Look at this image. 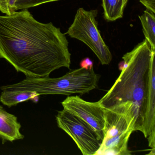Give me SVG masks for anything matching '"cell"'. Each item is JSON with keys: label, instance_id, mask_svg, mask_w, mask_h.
Masks as SVG:
<instances>
[{"label": "cell", "instance_id": "cell-9", "mask_svg": "<svg viewBox=\"0 0 155 155\" xmlns=\"http://www.w3.org/2000/svg\"><path fill=\"white\" fill-rule=\"evenodd\" d=\"M128 0H102L104 17L108 21H114L123 17Z\"/></svg>", "mask_w": 155, "mask_h": 155}, {"label": "cell", "instance_id": "cell-1", "mask_svg": "<svg viewBox=\"0 0 155 155\" xmlns=\"http://www.w3.org/2000/svg\"><path fill=\"white\" fill-rule=\"evenodd\" d=\"M68 43L59 28L38 21L27 9L0 16V58L26 77H48L60 68L70 69Z\"/></svg>", "mask_w": 155, "mask_h": 155}, {"label": "cell", "instance_id": "cell-2", "mask_svg": "<svg viewBox=\"0 0 155 155\" xmlns=\"http://www.w3.org/2000/svg\"><path fill=\"white\" fill-rule=\"evenodd\" d=\"M124 67L114 85L100 100L104 109L131 110L135 131L155 143V50L145 39L122 57Z\"/></svg>", "mask_w": 155, "mask_h": 155}, {"label": "cell", "instance_id": "cell-3", "mask_svg": "<svg viewBox=\"0 0 155 155\" xmlns=\"http://www.w3.org/2000/svg\"><path fill=\"white\" fill-rule=\"evenodd\" d=\"M100 75L93 68H82L71 70L58 78L26 77L18 83L3 86L2 91H29L34 92L37 97L42 95H80L89 93L98 87Z\"/></svg>", "mask_w": 155, "mask_h": 155}, {"label": "cell", "instance_id": "cell-11", "mask_svg": "<svg viewBox=\"0 0 155 155\" xmlns=\"http://www.w3.org/2000/svg\"><path fill=\"white\" fill-rule=\"evenodd\" d=\"M60 0H17L15 4V11L27 9L47 2Z\"/></svg>", "mask_w": 155, "mask_h": 155}, {"label": "cell", "instance_id": "cell-5", "mask_svg": "<svg viewBox=\"0 0 155 155\" xmlns=\"http://www.w3.org/2000/svg\"><path fill=\"white\" fill-rule=\"evenodd\" d=\"M97 13V9H78L73 23L65 34L84 42L95 53L102 65H108L111 62L112 55L98 29L96 19Z\"/></svg>", "mask_w": 155, "mask_h": 155}, {"label": "cell", "instance_id": "cell-14", "mask_svg": "<svg viewBox=\"0 0 155 155\" xmlns=\"http://www.w3.org/2000/svg\"><path fill=\"white\" fill-rule=\"evenodd\" d=\"M81 68L86 70L93 68V62L89 58H86L81 60L80 62Z\"/></svg>", "mask_w": 155, "mask_h": 155}, {"label": "cell", "instance_id": "cell-13", "mask_svg": "<svg viewBox=\"0 0 155 155\" xmlns=\"http://www.w3.org/2000/svg\"><path fill=\"white\" fill-rule=\"evenodd\" d=\"M147 9L155 13V0H139Z\"/></svg>", "mask_w": 155, "mask_h": 155}, {"label": "cell", "instance_id": "cell-7", "mask_svg": "<svg viewBox=\"0 0 155 155\" xmlns=\"http://www.w3.org/2000/svg\"><path fill=\"white\" fill-rule=\"evenodd\" d=\"M61 104L63 109L90 125L102 141L104 138L105 109L99 101L97 102H89L78 96H69L61 102Z\"/></svg>", "mask_w": 155, "mask_h": 155}, {"label": "cell", "instance_id": "cell-12", "mask_svg": "<svg viewBox=\"0 0 155 155\" xmlns=\"http://www.w3.org/2000/svg\"><path fill=\"white\" fill-rule=\"evenodd\" d=\"M17 0H0V11L7 15L16 12L15 4Z\"/></svg>", "mask_w": 155, "mask_h": 155}, {"label": "cell", "instance_id": "cell-15", "mask_svg": "<svg viewBox=\"0 0 155 155\" xmlns=\"http://www.w3.org/2000/svg\"><path fill=\"white\" fill-rule=\"evenodd\" d=\"M124 62L123 61H120L118 64L119 69L120 70H122L123 69V68H124Z\"/></svg>", "mask_w": 155, "mask_h": 155}, {"label": "cell", "instance_id": "cell-6", "mask_svg": "<svg viewBox=\"0 0 155 155\" xmlns=\"http://www.w3.org/2000/svg\"><path fill=\"white\" fill-rule=\"evenodd\" d=\"M56 117L58 127L73 139L82 155H96L102 141L90 125L65 109Z\"/></svg>", "mask_w": 155, "mask_h": 155}, {"label": "cell", "instance_id": "cell-4", "mask_svg": "<svg viewBox=\"0 0 155 155\" xmlns=\"http://www.w3.org/2000/svg\"><path fill=\"white\" fill-rule=\"evenodd\" d=\"M135 126L131 112L105 109L104 138L96 155H130L128 143Z\"/></svg>", "mask_w": 155, "mask_h": 155}, {"label": "cell", "instance_id": "cell-8", "mask_svg": "<svg viewBox=\"0 0 155 155\" xmlns=\"http://www.w3.org/2000/svg\"><path fill=\"white\" fill-rule=\"evenodd\" d=\"M21 128L17 117L0 105V138L2 143L23 139L24 136L20 132Z\"/></svg>", "mask_w": 155, "mask_h": 155}, {"label": "cell", "instance_id": "cell-10", "mask_svg": "<svg viewBox=\"0 0 155 155\" xmlns=\"http://www.w3.org/2000/svg\"><path fill=\"white\" fill-rule=\"evenodd\" d=\"M155 13L147 9L141 16H139L142 25L143 34L151 49L154 50H155Z\"/></svg>", "mask_w": 155, "mask_h": 155}]
</instances>
